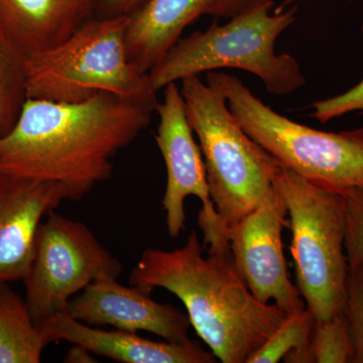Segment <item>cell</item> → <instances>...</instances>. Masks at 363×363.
I'll use <instances>...</instances> for the list:
<instances>
[{
  "label": "cell",
  "instance_id": "obj_8",
  "mask_svg": "<svg viewBox=\"0 0 363 363\" xmlns=\"http://www.w3.org/2000/svg\"><path fill=\"white\" fill-rule=\"evenodd\" d=\"M121 262L89 227L55 210L40 224L30 269L23 283L26 302L40 326L66 312L72 298L98 279H118Z\"/></svg>",
  "mask_w": 363,
  "mask_h": 363
},
{
  "label": "cell",
  "instance_id": "obj_11",
  "mask_svg": "<svg viewBox=\"0 0 363 363\" xmlns=\"http://www.w3.org/2000/svg\"><path fill=\"white\" fill-rule=\"evenodd\" d=\"M142 286L121 285L117 279H98L71 298L66 312L91 326H111L133 333L147 331L168 342L190 340L188 315L174 306L160 304Z\"/></svg>",
  "mask_w": 363,
  "mask_h": 363
},
{
  "label": "cell",
  "instance_id": "obj_18",
  "mask_svg": "<svg viewBox=\"0 0 363 363\" xmlns=\"http://www.w3.org/2000/svg\"><path fill=\"white\" fill-rule=\"evenodd\" d=\"M315 319L306 308L288 315L278 329L248 357L247 363H295L309 346Z\"/></svg>",
  "mask_w": 363,
  "mask_h": 363
},
{
  "label": "cell",
  "instance_id": "obj_9",
  "mask_svg": "<svg viewBox=\"0 0 363 363\" xmlns=\"http://www.w3.org/2000/svg\"><path fill=\"white\" fill-rule=\"evenodd\" d=\"M159 126L156 143L167 169V185L162 198L169 235L177 238L185 229V202L195 196L202 203L198 224L204 235L208 252L229 250L223 238L218 215L208 186L206 168L200 145L189 123L185 100L177 83L164 88V100L157 107Z\"/></svg>",
  "mask_w": 363,
  "mask_h": 363
},
{
  "label": "cell",
  "instance_id": "obj_21",
  "mask_svg": "<svg viewBox=\"0 0 363 363\" xmlns=\"http://www.w3.org/2000/svg\"><path fill=\"white\" fill-rule=\"evenodd\" d=\"M345 201V252L348 264L363 262V189L342 193Z\"/></svg>",
  "mask_w": 363,
  "mask_h": 363
},
{
  "label": "cell",
  "instance_id": "obj_14",
  "mask_svg": "<svg viewBox=\"0 0 363 363\" xmlns=\"http://www.w3.org/2000/svg\"><path fill=\"white\" fill-rule=\"evenodd\" d=\"M50 343L66 341L93 354L123 363H214L217 358L197 341L157 342L133 332L104 330L61 313L40 325Z\"/></svg>",
  "mask_w": 363,
  "mask_h": 363
},
{
  "label": "cell",
  "instance_id": "obj_23",
  "mask_svg": "<svg viewBox=\"0 0 363 363\" xmlns=\"http://www.w3.org/2000/svg\"><path fill=\"white\" fill-rule=\"evenodd\" d=\"M147 0H95L104 16H130Z\"/></svg>",
  "mask_w": 363,
  "mask_h": 363
},
{
  "label": "cell",
  "instance_id": "obj_17",
  "mask_svg": "<svg viewBox=\"0 0 363 363\" xmlns=\"http://www.w3.org/2000/svg\"><path fill=\"white\" fill-rule=\"evenodd\" d=\"M26 54L0 25V135L13 128L26 99Z\"/></svg>",
  "mask_w": 363,
  "mask_h": 363
},
{
  "label": "cell",
  "instance_id": "obj_12",
  "mask_svg": "<svg viewBox=\"0 0 363 363\" xmlns=\"http://www.w3.org/2000/svg\"><path fill=\"white\" fill-rule=\"evenodd\" d=\"M65 200L59 184L0 172V285L23 281L40 224Z\"/></svg>",
  "mask_w": 363,
  "mask_h": 363
},
{
  "label": "cell",
  "instance_id": "obj_10",
  "mask_svg": "<svg viewBox=\"0 0 363 363\" xmlns=\"http://www.w3.org/2000/svg\"><path fill=\"white\" fill-rule=\"evenodd\" d=\"M288 215L283 196L274 190L252 213L227 233L236 272L253 297L274 304L286 315L306 309L304 298L289 278L284 253V228Z\"/></svg>",
  "mask_w": 363,
  "mask_h": 363
},
{
  "label": "cell",
  "instance_id": "obj_13",
  "mask_svg": "<svg viewBox=\"0 0 363 363\" xmlns=\"http://www.w3.org/2000/svg\"><path fill=\"white\" fill-rule=\"evenodd\" d=\"M272 0H147L130 16L126 30L128 58L142 73L149 72L180 39L182 33L202 16L230 18Z\"/></svg>",
  "mask_w": 363,
  "mask_h": 363
},
{
  "label": "cell",
  "instance_id": "obj_16",
  "mask_svg": "<svg viewBox=\"0 0 363 363\" xmlns=\"http://www.w3.org/2000/svg\"><path fill=\"white\" fill-rule=\"evenodd\" d=\"M50 341L26 301L0 285V363H39Z\"/></svg>",
  "mask_w": 363,
  "mask_h": 363
},
{
  "label": "cell",
  "instance_id": "obj_25",
  "mask_svg": "<svg viewBox=\"0 0 363 363\" xmlns=\"http://www.w3.org/2000/svg\"><path fill=\"white\" fill-rule=\"evenodd\" d=\"M293 1H295V0H286V1L284 2L283 4H281V6H279L278 9H276V13H281V11H283L284 9H285V7L286 6H289V4H290L291 2Z\"/></svg>",
  "mask_w": 363,
  "mask_h": 363
},
{
  "label": "cell",
  "instance_id": "obj_19",
  "mask_svg": "<svg viewBox=\"0 0 363 363\" xmlns=\"http://www.w3.org/2000/svg\"><path fill=\"white\" fill-rule=\"evenodd\" d=\"M354 347L345 313L315 322L307 350L295 363H353Z\"/></svg>",
  "mask_w": 363,
  "mask_h": 363
},
{
  "label": "cell",
  "instance_id": "obj_1",
  "mask_svg": "<svg viewBox=\"0 0 363 363\" xmlns=\"http://www.w3.org/2000/svg\"><path fill=\"white\" fill-rule=\"evenodd\" d=\"M157 104L100 92L77 104L26 98L0 135V172L52 182L80 200L111 178L113 159L150 123Z\"/></svg>",
  "mask_w": 363,
  "mask_h": 363
},
{
  "label": "cell",
  "instance_id": "obj_15",
  "mask_svg": "<svg viewBox=\"0 0 363 363\" xmlns=\"http://www.w3.org/2000/svg\"><path fill=\"white\" fill-rule=\"evenodd\" d=\"M95 0H0V25L26 55L63 42L89 21Z\"/></svg>",
  "mask_w": 363,
  "mask_h": 363
},
{
  "label": "cell",
  "instance_id": "obj_6",
  "mask_svg": "<svg viewBox=\"0 0 363 363\" xmlns=\"http://www.w3.org/2000/svg\"><path fill=\"white\" fill-rule=\"evenodd\" d=\"M206 82L220 91L242 130L281 167L339 194L363 189V128L314 130L272 111L235 76L208 72Z\"/></svg>",
  "mask_w": 363,
  "mask_h": 363
},
{
  "label": "cell",
  "instance_id": "obj_4",
  "mask_svg": "<svg viewBox=\"0 0 363 363\" xmlns=\"http://www.w3.org/2000/svg\"><path fill=\"white\" fill-rule=\"evenodd\" d=\"M262 6L230 18L225 25L212 23L204 32L180 38L149 72L159 92L171 83L223 68L250 72L271 94L289 95L305 85L300 64L290 54L278 55L277 40L295 23L297 9L269 14Z\"/></svg>",
  "mask_w": 363,
  "mask_h": 363
},
{
  "label": "cell",
  "instance_id": "obj_24",
  "mask_svg": "<svg viewBox=\"0 0 363 363\" xmlns=\"http://www.w3.org/2000/svg\"><path fill=\"white\" fill-rule=\"evenodd\" d=\"M93 353L89 350H86L85 347L80 345L73 344V347L67 353L66 357H64V362L69 363H90L95 362L96 360L93 357Z\"/></svg>",
  "mask_w": 363,
  "mask_h": 363
},
{
  "label": "cell",
  "instance_id": "obj_5",
  "mask_svg": "<svg viewBox=\"0 0 363 363\" xmlns=\"http://www.w3.org/2000/svg\"><path fill=\"white\" fill-rule=\"evenodd\" d=\"M181 82L189 123L204 159L210 197L227 240L229 229L271 194L281 164L242 130L220 91L200 76Z\"/></svg>",
  "mask_w": 363,
  "mask_h": 363
},
{
  "label": "cell",
  "instance_id": "obj_3",
  "mask_svg": "<svg viewBox=\"0 0 363 363\" xmlns=\"http://www.w3.org/2000/svg\"><path fill=\"white\" fill-rule=\"evenodd\" d=\"M130 16L86 21L63 42L26 55V98L77 104L108 92L159 104L149 74L128 58Z\"/></svg>",
  "mask_w": 363,
  "mask_h": 363
},
{
  "label": "cell",
  "instance_id": "obj_20",
  "mask_svg": "<svg viewBox=\"0 0 363 363\" xmlns=\"http://www.w3.org/2000/svg\"><path fill=\"white\" fill-rule=\"evenodd\" d=\"M344 313L354 347L353 363H363V262L348 264Z\"/></svg>",
  "mask_w": 363,
  "mask_h": 363
},
{
  "label": "cell",
  "instance_id": "obj_2",
  "mask_svg": "<svg viewBox=\"0 0 363 363\" xmlns=\"http://www.w3.org/2000/svg\"><path fill=\"white\" fill-rule=\"evenodd\" d=\"M130 285L174 294L196 333L223 363H247L288 316L253 297L230 252L205 257L195 231L175 250H145L131 271Z\"/></svg>",
  "mask_w": 363,
  "mask_h": 363
},
{
  "label": "cell",
  "instance_id": "obj_22",
  "mask_svg": "<svg viewBox=\"0 0 363 363\" xmlns=\"http://www.w3.org/2000/svg\"><path fill=\"white\" fill-rule=\"evenodd\" d=\"M362 32L363 35V26ZM312 108L310 116L321 123H328L353 111L363 113V80L342 94L314 102Z\"/></svg>",
  "mask_w": 363,
  "mask_h": 363
},
{
  "label": "cell",
  "instance_id": "obj_7",
  "mask_svg": "<svg viewBox=\"0 0 363 363\" xmlns=\"http://www.w3.org/2000/svg\"><path fill=\"white\" fill-rule=\"evenodd\" d=\"M274 185L290 216L296 283L315 322L344 311L348 262L342 194L313 185L281 166Z\"/></svg>",
  "mask_w": 363,
  "mask_h": 363
}]
</instances>
